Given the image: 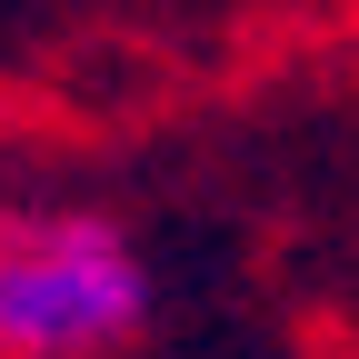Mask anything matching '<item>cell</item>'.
Wrapping results in <instances>:
<instances>
[{"mask_svg": "<svg viewBox=\"0 0 359 359\" xmlns=\"http://www.w3.org/2000/svg\"><path fill=\"white\" fill-rule=\"evenodd\" d=\"M150 320V269L110 219H0V359H100Z\"/></svg>", "mask_w": 359, "mask_h": 359, "instance_id": "1", "label": "cell"}]
</instances>
